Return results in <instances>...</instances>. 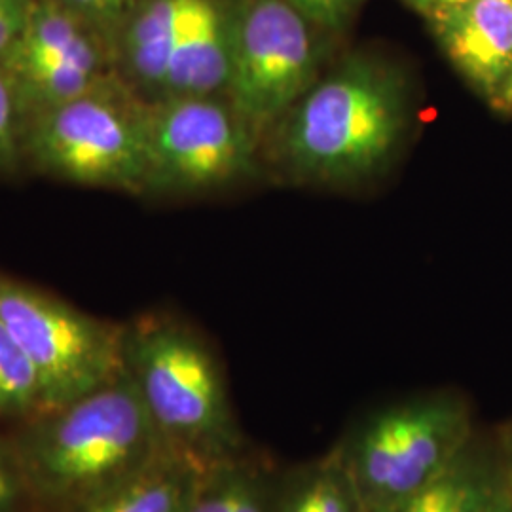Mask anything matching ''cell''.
Wrapping results in <instances>:
<instances>
[{"instance_id": "cell-1", "label": "cell", "mask_w": 512, "mask_h": 512, "mask_svg": "<svg viewBox=\"0 0 512 512\" xmlns=\"http://www.w3.org/2000/svg\"><path fill=\"white\" fill-rule=\"evenodd\" d=\"M8 437L42 512L78 511L169 454L128 370Z\"/></svg>"}, {"instance_id": "cell-2", "label": "cell", "mask_w": 512, "mask_h": 512, "mask_svg": "<svg viewBox=\"0 0 512 512\" xmlns=\"http://www.w3.org/2000/svg\"><path fill=\"white\" fill-rule=\"evenodd\" d=\"M408 114L406 84L395 67L374 55H348L283 118V162L306 183L365 181L395 158Z\"/></svg>"}, {"instance_id": "cell-3", "label": "cell", "mask_w": 512, "mask_h": 512, "mask_svg": "<svg viewBox=\"0 0 512 512\" xmlns=\"http://www.w3.org/2000/svg\"><path fill=\"white\" fill-rule=\"evenodd\" d=\"M124 361L165 450L209 469L247 450L219 359L167 311L124 323Z\"/></svg>"}, {"instance_id": "cell-4", "label": "cell", "mask_w": 512, "mask_h": 512, "mask_svg": "<svg viewBox=\"0 0 512 512\" xmlns=\"http://www.w3.org/2000/svg\"><path fill=\"white\" fill-rule=\"evenodd\" d=\"M147 103L116 74L103 86L23 122V171L61 183L143 196Z\"/></svg>"}, {"instance_id": "cell-5", "label": "cell", "mask_w": 512, "mask_h": 512, "mask_svg": "<svg viewBox=\"0 0 512 512\" xmlns=\"http://www.w3.org/2000/svg\"><path fill=\"white\" fill-rule=\"evenodd\" d=\"M475 435L469 401L439 389L366 412L334 452L372 512L439 475Z\"/></svg>"}, {"instance_id": "cell-6", "label": "cell", "mask_w": 512, "mask_h": 512, "mask_svg": "<svg viewBox=\"0 0 512 512\" xmlns=\"http://www.w3.org/2000/svg\"><path fill=\"white\" fill-rule=\"evenodd\" d=\"M232 0H145L116 42V71L145 103L226 97Z\"/></svg>"}, {"instance_id": "cell-7", "label": "cell", "mask_w": 512, "mask_h": 512, "mask_svg": "<svg viewBox=\"0 0 512 512\" xmlns=\"http://www.w3.org/2000/svg\"><path fill=\"white\" fill-rule=\"evenodd\" d=\"M0 323L35 366L48 410L126 370L124 323L99 319L6 274H0Z\"/></svg>"}, {"instance_id": "cell-8", "label": "cell", "mask_w": 512, "mask_h": 512, "mask_svg": "<svg viewBox=\"0 0 512 512\" xmlns=\"http://www.w3.org/2000/svg\"><path fill=\"white\" fill-rule=\"evenodd\" d=\"M317 78L319 48L310 21L287 0H232L226 99L258 143Z\"/></svg>"}, {"instance_id": "cell-9", "label": "cell", "mask_w": 512, "mask_h": 512, "mask_svg": "<svg viewBox=\"0 0 512 512\" xmlns=\"http://www.w3.org/2000/svg\"><path fill=\"white\" fill-rule=\"evenodd\" d=\"M143 196H200L253 173L258 141L222 95L147 103Z\"/></svg>"}, {"instance_id": "cell-10", "label": "cell", "mask_w": 512, "mask_h": 512, "mask_svg": "<svg viewBox=\"0 0 512 512\" xmlns=\"http://www.w3.org/2000/svg\"><path fill=\"white\" fill-rule=\"evenodd\" d=\"M429 23L459 74L494 103L512 71V0H467Z\"/></svg>"}, {"instance_id": "cell-11", "label": "cell", "mask_w": 512, "mask_h": 512, "mask_svg": "<svg viewBox=\"0 0 512 512\" xmlns=\"http://www.w3.org/2000/svg\"><path fill=\"white\" fill-rule=\"evenodd\" d=\"M505 492L497 437L476 433L439 475L372 512H488Z\"/></svg>"}, {"instance_id": "cell-12", "label": "cell", "mask_w": 512, "mask_h": 512, "mask_svg": "<svg viewBox=\"0 0 512 512\" xmlns=\"http://www.w3.org/2000/svg\"><path fill=\"white\" fill-rule=\"evenodd\" d=\"M54 61L118 73L116 52L107 38L57 0H31L18 40L0 69Z\"/></svg>"}, {"instance_id": "cell-13", "label": "cell", "mask_w": 512, "mask_h": 512, "mask_svg": "<svg viewBox=\"0 0 512 512\" xmlns=\"http://www.w3.org/2000/svg\"><path fill=\"white\" fill-rule=\"evenodd\" d=\"M281 469L249 448L203 471L183 512H272Z\"/></svg>"}, {"instance_id": "cell-14", "label": "cell", "mask_w": 512, "mask_h": 512, "mask_svg": "<svg viewBox=\"0 0 512 512\" xmlns=\"http://www.w3.org/2000/svg\"><path fill=\"white\" fill-rule=\"evenodd\" d=\"M272 512H370L334 448L323 458L281 469Z\"/></svg>"}, {"instance_id": "cell-15", "label": "cell", "mask_w": 512, "mask_h": 512, "mask_svg": "<svg viewBox=\"0 0 512 512\" xmlns=\"http://www.w3.org/2000/svg\"><path fill=\"white\" fill-rule=\"evenodd\" d=\"M203 471L207 469L165 454L141 475L74 512H183Z\"/></svg>"}, {"instance_id": "cell-16", "label": "cell", "mask_w": 512, "mask_h": 512, "mask_svg": "<svg viewBox=\"0 0 512 512\" xmlns=\"http://www.w3.org/2000/svg\"><path fill=\"white\" fill-rule=\"evenodd\" d=\"M46 410L35 366L0 323V421L19 425Z\"/></svg>"}, {"instance_id": "cell-17", "label": "cell", "mask_w": 512, "mask_h": 512, "mask_svg": "<svg viewBox=\"0 0 512 512\" xmlns=\"http://www.w3.org/2000/svg\"><path fill=\"white\" fill-rule=\"evenodd\" d=\"M74 16L86 21L99 35L109 40L116 52V42L124 27L145 0H57Z\"/></svg>"}, {"instance_id": "cell-18", "label": "cell", "mask_w": 512, "mask_h": 512, "mask_svg": "<svg viewBox=\"0 0 512 512\" xmlns=\"http://www.w3.org/2000/svg\"><path fill=\"white\" fill-rule=\"evenodd\" d=\"M21 133V110L8 76L0 69V177H12L23 171Z\"/></svg>"}, {"instance_id": "cell-19", "label": "cell", "mask_w": 512, "mask_h": 512, "mask_svg": "<svg viewBox=\"0 0 512 512\" xmlns=\"http://www.w3.org/2000/svg\"><path fill=\"white\" fill-rule=\"evenodd\" d=\"M0 512H42L21 471L10 437L0 435Z\"/></svg>"}, {"instance_id": "cell-20", "label": "cell", "mask_w": 512, "mask_h": 512, "mask_svg": "<svg viewBox=\"0 0 512 512\" xmlns=\"http://www.w3.org/2000/svg\"><path fill=\"white\" fill-rule=\"evenodd\" d=\"M294 10L310 21L313 27L325 31H340L346 27L363 0H287Z\"/></svg>"}, {"instance_id": "cell-21", "label": "cell", "mask_w": 512, "mask_h": 512, "mask_svg": "<svg viewBox=\"0 0 512 512\" xmlns=\"http://www.w3.org/2000/svg\"><path fill=\"white\" fill-rule=\"evenodd\" d=\"M27 8L16 10V12H8V14H0V65L6 59V55L10 54V50L14 48L16 40H18L23 21L27 16Z\"/></svg>"}, {"instance_id": "cell-22", "label": "cell", "mask_w": 512, "mask_h": 512, "mask_svg": "<svg viewBox=\"0 0 512 512\" xmlns=\"http://www.w3.org/2000/svg\"><path fill=\"white\" fill-rule=\"evenodd\" d=\"M497 444H499L505 490L512 497V423H509L505 429H501V433L497 435Z\"/></svg>"}, {"instance_id": "cell-23", "label": "cell", "mask_w": 512, "mask_h": 512, "mask_svg": "<svg viewBox=\"0 0 512 512\" xmlns=\"http://www.w3.org/2000/svg\"><path fill=\"white\" fill-rule=\"evenodd\" d=\"M404 4H408L412 10H416L427 21L437 18L440 14H444L450 8H456L459 4L467 2V0H403Z\"/></svg>"}, {"instance_id": "cell-24", "label": "cell", "mask_w": 512, "mask_h": 512, "mask_svg": "<svg viewBox=\"0 0 512 512\" xmlns=\"http://www.w3.org/2000/svg\"><path fill=\"white\" fill-rule=\"evenodd\" d=\"M492 105H494L495 109L505 112V114H512V71L511 76L507 78V82L503 86V90L495 97Z\"/></svg>"}, {"instance_id": "cell-25", "label": "cell", "mask_w": 512, "mask_h": 512, "mask_svg": "<svg viewBox=\"0 0 512 512\" xmlns=\"http://www.w3.org/2000/svg\"><path fill=\"white\" fill-rule=\"evenodd\" d=\"M31 0H0V14L16 12V10H25Z\"/></svg>"}, {"instance_id": "cell-26", "label": "cell", "mask_w": 512, "mask_h": 512, "mask_svg": "<svg viewBox=\"0 0 512 512\" xmlns=\"http://www.w3.org/2000/svg\"><path fill=\"white\" fill-rule=\"evenodd\" d=\"M488 512H512V497L507 494V490L501 494V497L494 503V507Z\"/></svg>"}]
</instances>
